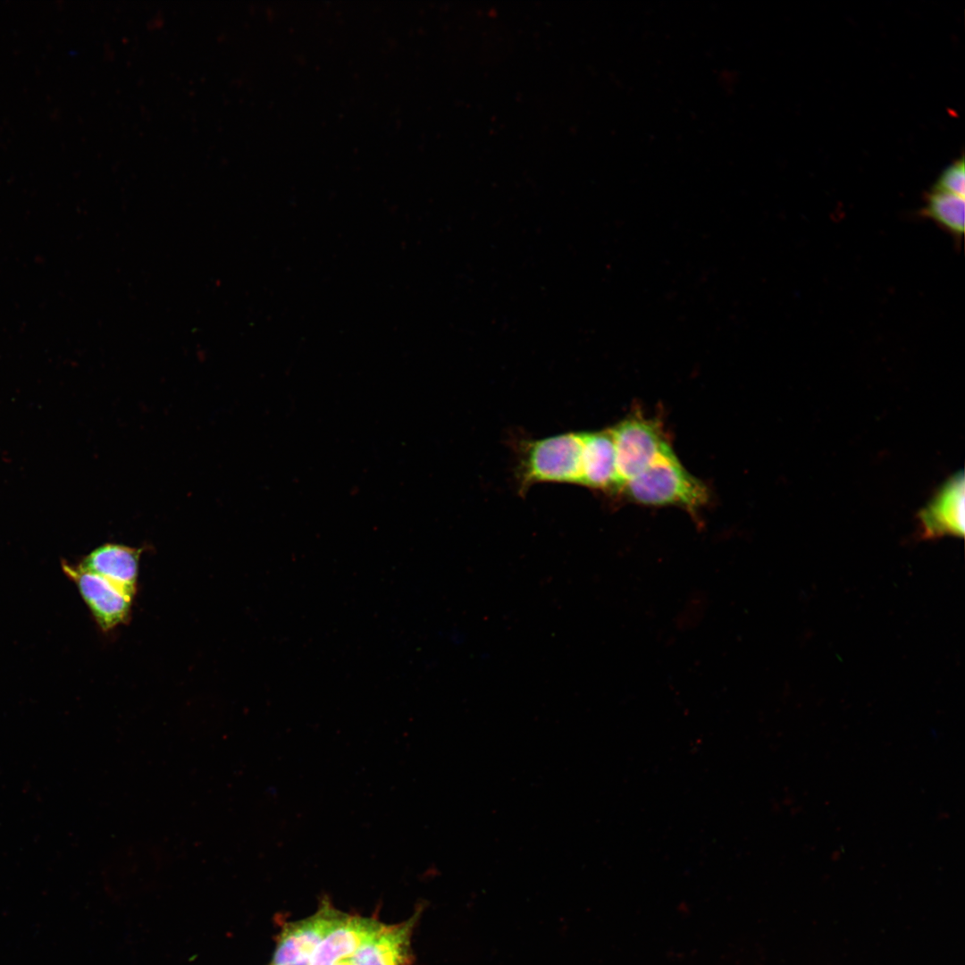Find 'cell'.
<instances>
[{
	"mask_svg": "<svg viewBox=\"0 0 965 965\" xmlns=\"http://www.w3.org/2000/svg\"><path fill=\"white\" fill-rule=\"evenodd\" d=\"M964 207L963 197L932 189L926 197L921 215L961 242L964 234Z\"/></svg>",
	"mask_w": 965,
	"mask_h": 965,
	"instance_id": "cell-11",
	"label": "cell"
},
{
	"mask_svg": "<svg viewBox=\"0 0 965 965\" xmlns=\"http://www.w3.org/2000/svg\"><path fill=\"white\" fill-rule=\"evenodd\" d=\"M414 921L394 926L380 924L351 957L355 965H410V933Z\"/></svg>",
	"mask_w": 965,
	"mask_h": 965,
	"instance_id": "cell-10",
	"label": "cell"
},
{
	"mask_svg": "<svg viewBox=\"0 0 965 965\" xmlns=\"http://www.w3.org/2000/svg\"><path fill=\"white\" fill-rule=\"evenodd\" d=\"M333 965H355V964H354V962H353V961H352V959L350 957V958H348V959L340 960V961L335 962Z\"/></svg>",
	"mask_w": 965,
	"mask_h": 965,
	"instance_id": "cell-13",
	"label": "cell"
},
{
	"mask_svg": "<svg viewBox=\"0 0 965 965\" xmlns=\"http://www.w3.org/2000/svg\"><path fill=\"white\" fill-rule=\"evenodd\" d=\"M923 538L964 534L963 473L949 479L919 515Z\"/></svg>",
	"mask_w": 965,
	"mask_h": 965,
	"instance_id": "cell-6",
	"label": "cell"
},
{
	"mask_svg": "<svg viewBox=\"0 0 965 965\" xmlns=\"http://www.w3.org/2000/svg\"><path fill=\"white\" fill-rule=\"evenodd\" d=\"M64 573L75 583L99 627L107 632L127 621L132 598L106 579L80 566L63 564Z\"/></svg>",
	"mask_w": 965,
	"mask_h": 965,
	"instance_id": "cell-4",
	"label": "cell"
},
{
	"mask_svg": "<svg viewBox=\"0 0 965 965\" xmlns=\"http://www.w3.org/2000/svg\"><path fill=\"white\" fill-rule=\"evenodd\" d=\"M620 491L639 504L676 506L692 512L709 499L708 487L684 467L672 449L626 481Z\"/></svg>",
	"mask_w": 965,
	"mask_h": 965,
	"instance_id": "cell-1",
	"label": "cell"
},
{
	"mask_svg": "<svg viewBox=\"0 0 965 965\" xmlns=\"http://www.w3.org/2000/svg\"><path fill=\"white\" fill-rule=\"evenodd\" d=\"M580 485L602 491H620L621 481L610 429L583 432Z\"/></svg>",
	"mask_w": 965,
	"mask_h": 965,
	"instance_id": "cell-7",
	"label": "cell"
},
{
	"mask_svg": "<svg viewBox=\"0 0 965 965\" xmlns=\"http://www.w3.org/2000/svg\"><path fill=\"white\" fill-rule=\"evenodd\" d=\"M933 189L964 197L965 170L962 157L944 170Z\"/></svg>",
	"mask_w": 965,
	"mask_h": 965,
	"instance_id": "cell-12",
	"label": "cell"
},
{
	"mask_svg": "<svg viewBox=\"0 0 965 965\" xmlns=\"http://www.w3.org/2000/svg\"><path fill=\"white\" fill-rule=\"evenodd\" d=\"M379 926L371 919L343 916L316 946L310 965H333L352 957Z\"/></svg>",
	"mask_w": 965,
	"mask_h": 965,
	"instance_id": "cell-9",
	"label": "cell"
},
{
	"mask_svg": "<svg viewBox=\"0 0 965 965\" xmlns=\"http://www.w3.org/2000/svg\"><path fill=\"white\" fill-rule=\"evenodd\" d=\"M583 432H566L520 444V491L539 482H581Z\"/></svg>",
	"mask_w": 965,
	"mask_h": 965,
	"instance_id": "cell-2",
	"label": "cell"
},
{
	"mask_svg": "<svg viewBox=\"0 0 965 965\" xmlns=\"http://www.w3.org/2000/svg\"><path fill=\"white\" fill-rule=\"evenodd\" d=\"M342 917L325 907L306 920L289 925L281 936L273 965H310L315 949Z\"/></svg>",
	"mask_w": 965,
	"mask_h": 965,
	"instance_id": "cell-5",
	"label": "cell"
},
{
	"mask_svg": "<svg viewBox=\"0 0 965 965\" xmlns=\"http://www.w3.org/2000/svg\"><path fill=\"white\" fill-rule=\"evenodd\" d=\"M609 429L614 440L621 487L659 456L672 449L661 423L636 411Z\"/></svg>",
	"mask_w": 965,
	"mask_h": 965,
	"instance_id": "cell-3",
	"label": "cell"
},
{
	"mask_svg": "<svg viewBox=\"0 0 965 965\" xmlns=\"http://www.w3.org/2000/svg\"><path fill=\"white\" fill-rule=\"evenodd\" d=\"M142 551L143 548L105 543L88 554L78 566L106 579L133 597Z\"/></svg>",
	"mask_w": 965,
	"mask_h": 965,
	"instance_id": "cell-8",
	"label": "cell"
}]
</instances>
